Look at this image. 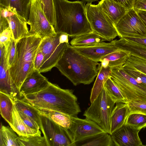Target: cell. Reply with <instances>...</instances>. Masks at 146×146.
I'll return each mask as SVG.
<instances>
[{"label":"cell","instance_id":"44dd1931","mask_svg":"<svg viewBox=\"0 0 146 146\" xmlns=\"http://www.w3.org/2000/svg\"><path fill=\"white\" fill-rule=\"evenodd\" d=\"M9 125L19 136L41 135V134L40 130L33 129L25 123L19 115L14 102L12 123Z\"/></svg>","mask_w":146,"mask_h":146},{"label":"cell","instance_id":"277c9868","mask_svg":"<svg viewBox=\"0 0 146 146\" xmlns=\"http://www.w3.org/2000/svg\"><path fill=\"white\" fill-rule=\"evenodd\" d=\"M42 39L29 35L16 41V52L12 66L9 69L11 78L17 88L35 70L34 62Z\"/></svg>","mask_w":146,"mask_h":146},{"label":"cell","instance_id":"3957f363","mask_svg":"<svg viewBox=\"0 0 146 146\" xmlns=\"http://www.w3.org/2000/svg\"><path fill=\"white\" fill-rule=\"evenodd\" d=\"M101 63L78 52L68 42L55 67L74 86L89 84L97 76Z\"/></svg>","mask_w":146,"mask_h":146},{"label":"cell","instance_id":"cb8c5ba5","mask_svg":"<svg viewBox=\"0 0 146 146\" xmlns=\"http://www.w3.org/2000/svg\"><path fill=\"white\" fill-rule=\"evenodd\" d=\"M106 41L92 31L91 32L74 37L70 42L74 47H82L93 46Z\"/></svg>","mask_w":146,"mask_h":146},{"label":"cell","instance_id":"ac0fdd59","mask_svg":"<svg viewBox=\"0 0 146 146\" xmlns=\"http://www.w3.org/2000/svg\"><path fill=\"white\" fill-rule=\"evenodd\" d=\"M111 114L110 119V130L111 135L125 124L129 114V110L127 103L116 102Z\"/></svg>","mask_w":146,"mask_h":146},{"label":"cell","instance_id":"7a4b0ae2","mask_svg":"<svg viewBox=\"0 0 146 146\" xmlns=\"http://www.w3.org/2000/svg\"><path fill=\"white\" fill-rule=\"evenodd\" d=\"M22 99L35 107L60 112L71 117L77 116L81 111L72 90L61 88L51 82L44 89L26 95Z\"/></svg>","mask_w":146,"mask_h":146},{"label":"cell","instance_id":"8992f818","mask_svg":"<svg viewBox=\"0 0 146 146\" xmlns=\"http://www.w3.org/2000/svg\"><path fill=\"white\" fill-rule=\"evenodd\" d=\"M115 103L108 94L104 86L96 98L85 111L83 115L109 134L111 114Z\"/></svg>","mask_w":146,"mask_h":146},{"label":"cell","instance_id":"60d3db41","mask_svg":"<svg viewBox=\"0 0 146 146\" xmlns=\"http://www.w3.org/2000/svg\"><path fill=\"white\" fill-rule=\"evenodd\" d=\"M43 60V55L42 52L38 49L34 62L35 70H39L42 64Z\"/></svg>","mask_w":146,"mask_h":146},{"label":"cell","instance_id":"f1b7e54d","mask_svg":"<svg viewBox=\"0 0 146 146\" xmlns=\"http://www.w3.org/2000/svg\"><path fill=\"white\" fill-rule=\"evenodd\" d=\"M10 126H5L1 123L0 129V146H19L18 136Z\"/></svg>","mask_w":146,"mask_h":146},{"label":"cell","instance_id":"8fae6325","mask_svg":"<svg viewBox=\"0 0 146 146\" xmlns=\"http://www.w3.org/2000/svg\"><path fill=\"white\" fill-rule=\"evenodd\" d=\"M115 26L120 38L146 37V26L133 8L128 11Z\"/></svg>","mask_w":146,"mask_h":146},{"label":"cell","instance_id":"f546056e","mask_svg":"<svg viewBox=\"0 0 146 146\" xmlns=\"http://www.w3.org/2000/svg\"><path fill=\"white\" fill-rule=\"evenodd\" d=\"M13 100L8 95L0 92V111L1 116L10 125L12 123Z\"/></svg>","mask_w":146,"mask_h":146},{"label":"cell","instance_id":"836d02e7","mask_svg":"<svg viewBox=\"0 0 146 146\" xmlns=\"http://www.w3.org/2000/svg\"><path fill=\"white\" fill-rule=\"evenodd\" d=\"M125 124L140 130L146 127V114L139 113L130 114L126 118Z\"/></svg>","mask_w":146,"mask_h":146},{"label":"cell","instance_id":"e575fe53","mask_svg":"<svg viewBox=\"0 0 146 146\" xmlns=\"http://www.w3.org/2000/svg\"><path fill=\"white\" fill-rule=\"evenodd\" d=\"M124 64L146 74V59L130 54Z\"/></svg>","mask_w":146,"mask_h":146},{"label":"cell","instance_id":"7402d4cb","mask_svg":"<svg viewBox=\"0 0 146 146\" xmlns=\"http://www.w3.org/2000/svg\"><path fill=\"white\" fill-rule=\"evenodd\" d=\"M111 135L106 132L97 134L75 142V146H113Z\"/></svg>","mask_w":146,"mask_h":146},{"label":"cell","instance_id":"5bb4252c","mask_svg":"<svg viewBox=\"0 0 146 146\" xmlns=\"http://www.w3.org/2000/svg\"><path fill=\"white\" fill-rule=\"evenodd\" d=\"M0 16L7 20L11 29L12 38L16 41L29 36L27 21L17 12L10 9L0 7Z\"/></svg>","mask_w":146,"mask_h":146},{"label":"cell","instance_id":"4dcf8cb0","mask_svg":"<svg viewBox=\"0 0 146 146\" xmlns=\"http://www.w3.org/2000/svg\"><path fill=\"white\" fill-rule=\"evenodd\" d=\"M17 140L19 146H48L45 138L41 135L19 136Z\"/></svg>","mask_w":146,"mask_h":146},{"label":"cell","instance_id":"d6a6232c","mask_svg":"<svg viewBox=\"0 0 146 146\" xmlns=\"http://www.w3.org/2000/svg\"><path fill=\"white\" fill-rule=\"evenodd\" d=\"M12 38L11 31L5 18L0 16V46H5Z\"/></svg>","mask_w":146,"mask_h":146},{"label":"cell","instance_id":"1f68e13d","mask_svg":"<svg viewBox=\"0 0 146 146\" xmlns=\"http://www.w3.org/2000/svg\"><path fill=\"white\" fill-rule=\"evenodd\" d=\"M104 86L108 94L115 103H127L120 89L110 77L106 81Z\"/></svg>","mask_w":146,"mask_h":146},{"label":"cell","instance_id":"ffe728a7","mask_svg":"<svg viewBox=\"0 0 146 146\" xmlns=\"http://www.w3.org/2000/svg\"><path fill=\"white\" fill-rule=\"evenodd\" d=\"M112 41L118 50L128 51L131 55L146 59V46L127 40L124 38Z\"/></svg>","mask_w":146,"mask_h":146},{"label":"cell","instance_id":"ab89813d","mask_svg":"<svg viewBox=\"0 0 146 146\" xmlns=\"http://www.w3.org/2000/svg\"><path fill=\"white\" fill-rule=\"evenodd\" d=\"M18 112L23 121L27 126L33 129L39 130L40 127L39 126L33 119L21 111H18Z\"/></svg>","mask_w":146,"mask_h":146},{"label":"cell","instance_id":"d4e9b609","mask_svg":"<svg viewBox=\"0 0 146 146\" xmlns=\"http://www.w3.org/2000/svg\"><path fill=\"white\" fill-rule=\"evenodd\" d=\"M111 68H104L102 66L99 69L97 77L92 89L90 96L91 103L96 98L103 89L104 85L110 77Z\"/></svg>","mask_w":146,"mask_h":146},{"label":"cell","instance_id":"f6af8a7d","mask_svg":"<svg viewBox=\"0 0 146 146\" xmlns=\"http://www.w3.org/2000/svg\"><path fill=\"white\" fill-rule=\"evenodd\" d=\"M135 11L146 26V11L141 10H136Z\"/></svg>","mask_w":146,"mask_h":146},{"label":"cell","instance_id":"83f0119b","mask_svg":"<svg viewBox=\"0 0 146 146\" xmlns=\"http://www.w3.org/2000/svg\"><path fill=\"white\" fill-rule=\"evenodd\" d=\"M13 101L18 111L33 119L40 127V114L34 106L22 99H15Z\"/></svg>","mask_w":146,"mask_h":146},{"label":"cell","instance_id":"c3c4849f","mask_svg":"<svg viewBox=\"0 0 146 146\" xmlns=\"http://www.w3.org/2000/svg\"><path fill=\"white\" fill-rule=\"evenodd\" d=\"M40 1L42 3V0H38Z\"/></svg>","mask_w":146,"mask_h":146},{"label":"cell","instance_id":"7dc6e473","mask_svg":"<svg viewBox=\"0 0 146 146\" xmlns=\"http://www.w3.org/2000/svg\"><path fill=\"white\" fill-rule=\"evenodd\" d=\"M84 2H87L88 3H92V2L95 1H98V0H82Z\"/></svg>","mask_w":146,"mask_h":146},{"label":"cell","instance_id":"2e32d148","mask_svg":"<svg viewBox=\"0 0 146 146\" xmlns=\"http://www.w3.org/2000/svg\"><path fill=\"white\" fill-rule=\"evenodd\" d=\"M50 82L38 70H35L24 80L19 90L22 99L26 95L39 92L47 87Z\"/></svg>","mask_w":146,"mask_h":146},{"label":"cell","instance_id":"ee69618b","mask_svg":"<svg viewBox=\"0 0 146 146\" xmlns=\"http://www.w3.org/2000/svg\"><path fill=\"white\" fill-rule=\"evenodd\" d=\"M126 39L146 46V37L135 38L128 37H123Z\"/></svg>","mask_w":146,"mask_h":146},{"label":"cell","instance_id":"b9f144b4","mask_svg":"<svg viewBox=\"0 0 146 146\" xmlns=\"http://www.w3.org/2000/svg\"><path fill=\"white\" fill-rule=\"evenodd\" d=\"M124 7L128 11L133 8L136 0H111Z\"/></svg>","mask_w":146,"mask_h":146},{"label":"cell","instance_id":"8d00e7d4","mask_svg":"<svg viewBox=\"0 0 146 146\" xmlns=\"http://www.w3.org/2000/svg\"><path fill=\"white\" fill-rule=\"evenodd\" d=\"M16 41L12 38L5 46V57L9 69L12 66L14 61L16 52Z\"/></svg>","mask_w":146,"mask_h":146},{"label":"cell","instance_id":"9a60e30c","mask_svg":"<svg viewBox=\"0 0 146 146\" xmlns=\"http://www.w3.org/2000/svg\"><path fill=\"white\" fill-rule=\"evenodd\" d=\"M141 130L124 124L111 135L116 146H143L139 135Z\"/></svg>","mask_w":146,"mask_h":146},{"label":"cell","instance_id":"5b68a950","mask_svg":"<svg viewBox=\"0 0 146 146\" xmlns=\"http://www.w3.org/2000/svg\"><path fill=\"white\" fill-rule=\"evenodd\" d=\"M111 78L127 102H146V87L128 74L123 66L111 68Z\"/></svg>","mask_w":146,"mask_h":146},{"label":"cell","instance_id":"d6986e66","mask_svg":"<svg viewBox=\"0 0 146 146\" xmlns=\"http://www.w3.org/2000/svg\"><path fill=\"white\" fill-rule=\"evenodd\" d=\"M98 4L114 25L127 11L122 5L111 0H101Z\"/></svg>","mask_w":146,"mask_h":146},{"label":"cell","instance_id":"7c38bea8","mask_svg":"<svg viewBox=\"0 0 146 146\" xmlns=\"http://www.w3.org/2000/svg\"><path fill=\"white\" fill-rule=\"evenodd\" d=\"M71 124L69 129L75 142L97 134L106 132L94 121L82 119L77 116L71 117Z\"/></svg>","mask_w":146,"mask_h":146},{"label":"cell","instance_id":"74e56055","mask_svg":"<svg viewBox=\"0 0 146 146\" xmlns=\"http://www.w3.org/2000/svg\"><path fill=\"white\" fill-rule=\"evenodd\" d=\"M124 70L129 75L146 87V74L133 67L124 64Z\"/></svg>","mask_w":146,"mask_h":146},{"label":"cell","instance_id":"f35d334b","mask_svg":"<svg viewBox=\"0 0 146 146\" xmlns=\"http://www.w3.org/2000/svg\"><path fill=\"white\" fill-rule=\"evenodd\" d=\"M127 104L129 114L139 113L146 114V102L131 101L128 102Z\"/></svg>","mask_w":146,"mask_h":146},{"label":"cell","instance_id":"d590c367","mask_svg":"<svg viewBox=\"0 0 146 146\" xmlns=\"http://www.w3.org/2000/svg\"><path fill=\"white\" fill-rule=\"evenodd\" d=\"M42 5L46 18L54 27L55 19L53 0H42Z\"/></svg>","mask_w":146,"mask_h":146},{"label":"cell","instance_id":"52a82bcc","mask_svg":"<svg viewBox=\"0 0 146 146\" xmlns=\"http://www.w3.org/2000/svg\"><path fill=\"white\" fill-rule=\"evenodd\" d=\"M86 17L92 31L106 41H111L118 34L114 25L98 4L86 5Z\"/></svg>","mask_w":146,"mask_h":146},{"label":"cell","instance_id":"e0dca14e","mask_svg":"<svg viewBox=\"0 0 146 146\" xmlns=\"http://www.w3.org/2000/svg\"><path fill=\"white\" fill-rule=\"evenodd\" d=\"M74 48L81 54L97 62L104 56L119 50L112 40L109 43L102 42L92 46Z\"/></svg>","mask_w":146,"mask_h":146},{"label":"cell","instance_id":"603a6c76","mask_svg":"<svg viewBox=\"0 0 146 146\" xmlns=\"http://www.w3.org/2000/svg\"><path fill=\"white\" fill-rule=\"evenodd\" d=\"M31 1V0H0V7L16 11L27 21Z\"/></svg>","mask_w":146,"mask_h":146},{"label":"cell","instance_id":"9c48e42d","mask_svg":"<svg viewBox=\"0 0 146 146\" xmlns=\"http://www.w3.org/2000/svg\"><path fill=\"white\" fill-rule=\"evenodd\" d=\"M27 24L30 26V35L42 39L56 34L45 14L41 3L38 0H31Z\"/></svg>","mask_w":146,"mask_h":146},{"label":"cell","instance_id":"30bf717a","mask_svg":"<svg viewBox=\"0 0 146 146\" xmlns=\"http://www.w3.org/2000/svg\"><path fill=\"white\" fill-rule=\"evenodd\" d=\"M40 129L48 146H75V142L68 129L56 123L50 119L40 115Z\"/></svg>","mask_w":146,"mask_h":146},{"label":"cell","instance_id":"ba28073f","mask_svg":"<svg viewBox=\"0 0 146 146\" xmlns=\"http://www.w3.org/2000/svg\"><path fill=\"white\" fill-rule=\"evenodd\" d=\"M61 33L42 39L38 49L42 53L44 60L39 71L44 73L50 71L56 67L68 43H61L60 41Z\"/></svg>","mask_w":146,"mask_h":146},{"label":"cell","instance_id":"4fadbf2b","mask_svg":"<svg viewBox=\"0 0 146 146\" xmlns=\"http://www.w3.org/2000/svg\"><path fill=\"white\" fill-rule=\"evenodd\" d=\"M0 92L8 95L13 100L21 99L19 91L10 75L4 46H0Z\"/></svg>","mask_w":146,"mask_h":146},{"label":"cell","instance_id":"484cf974","mask_svg":"<svg viewBox=\"0 0 146 146\" xmlns=\"http://www.w3.org/2000/svg\"><path fill=\"white\" fill-rule=\"evenodd\" d=\"M35 107L40 115L46 116L64 128L69 129L70 127L71 119L69 115L55 111Z\"/></svg>","mask_w":146,"mask_h":146},{"label":"cell","instance_id":"7bdbcfd3","mask_svg":"<svg viewBox=\"0 0 146 146\" xmlns=\"http://www.w3.org/2000/svg\"><path fill=\"white\" fill-rule=\"evenodd\" d=\"M133 8L135 10L146 11V0H136Z\"/></svg>","mask_w":146,"mask_h":146},{"label":"cell","instance_id":"bcb514c9","mask_svg":"<svg viewBox=\"0 0 146 146\" xmlns=\"http://www.w3.org/2000/svg\"><path fill=\"white\" fill-rule=\"evenodd\" d=\"M68 35L64 33H61L60 36V41L61 43H68Z\"/></svg>","mask_w":146,"mask_h":146},{"label":"cell","instance_id":"6da1fadb","mask_svg":"<svg viewBox=\"0 0 146 146\" xmlns=\"http://www.w3.org/2000/svg\"><path fill=\"white\" fill-rule=\"evenodd\" d=\"M56 33L74 37L92 31L87 19L86 5L81 1L53 0Z\"/></svg>","mask_w":146,"mask_h":146},{"label":"cell","instance_id":"4316f807","mask_svg":"<svg viewBox=\"0 0 146 146\" xmlns=\"http://www.w3.org/2000/svg\"><path fill=\"white\" fill-rule=\"evenodd\" d=\"M130 55L129 52L118 50L109 53L102 57L100 62L105 60L108 63V66L111 68L123 66Z\"/></svg>","mask_w":146,"mask_h":146}]
</instances>
